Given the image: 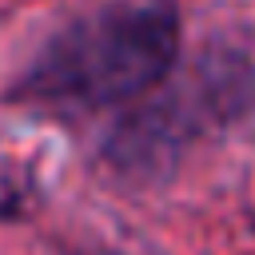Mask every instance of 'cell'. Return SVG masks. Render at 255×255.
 <instances>
[{
  "instance_id": "obj_3",
  "label": "cell",
  "mask_w": 255,
  "mask_h": 255,
  "mask_svg": "<svg viewBox=\"0 0 255 255\" xmlns=\"http://www.w3.org/2000/svg\"><path fill=\"white\" fill-rule=\"evenodd\" d=\"M68 255H120V251H108V247H84V251H68Z\"/></svg>"
},
{
  "instance_id": "obj_1",
  "label": "cell",
  "mask_w": 255,
  "mask_h": 255,
  "mask_svg": "<svg viewBox=\"0 0 255 255\" xmlns=\"http://www.w3.org/2000/svg\"><path fill=\"white\" fill-rule=\"evenodd\" d=\"M179 60V12L167 0H120L64 24L12 80L8 104L84 120L155 92Z\"/></svg>"
},
{
  "instance_id": "obj_2",
  "label": "cell",
  "mask_w": 255,
  "mask_h": 255,
  "mask_svg": "<svg viewBox=\"0 0 255 255\" xmlns=\"http://www.w3.org/2000/svg\"><path fill=\"white\" fill-rule=\"evenodd\" d=\"M24 207H28V183L8 163H0V219H16L24 215Z\"/></svg>"
}]
</instances>
